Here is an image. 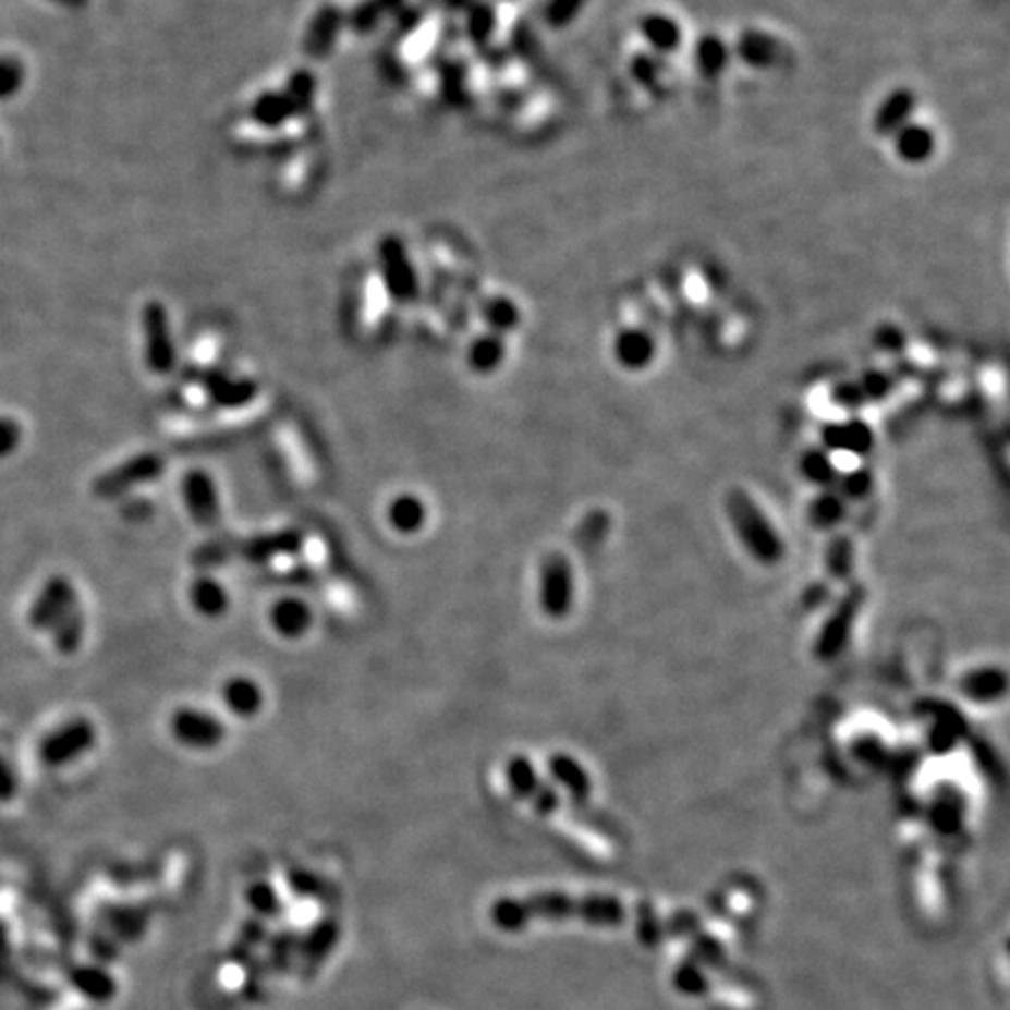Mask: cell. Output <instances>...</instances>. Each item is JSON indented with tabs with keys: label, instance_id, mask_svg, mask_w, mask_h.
<instances>
[{
	"label": "cell",
	"instance_id": "6da1fadb",
	"mask_svg": "<svg viewBox=\"0 0 1010 1010\" xmlns=\"http://www.w3.org/2000/svg\"><path fill=\"white\" fill-rule=\"evenodd\" d=\"M489 917L499 932L518 934L534 922H575L595 928H620L628 924L630 912L628 905L611 893L538 891L524 898H499L489 908Z\"/></svg>",
	"mask_w": 1010,
	"mask_h": 1010
},
{
	"label": "cell",
	"instance_id": "7a4b0ae2",
	"mask_svg": "<svg viewBox=\"0 0 1010 1010\" xmlns=\"http://www.w3.org/2000/svg\"><path fill=\"white\" fill-rule=\"evenodd\" d=\"M728 518L740 536L744 550L765 567H775L783 557V540L777 528L765 518L758 503L744 489H732L726 499Z\"/></svg>",
	"mask_w": 1010,
	"mask_h": 1010
},
{
	"label": "cell",
	"instance_id": "3957f363",
	"mask_svg": "<svg viewBox=\"0 0 1010 1010\" xmlns=\"http://www.w3.org/2000/svg\"><path fill=\"white\" fill-rule=\"evenodd\" d=\"M865 601V589L861 585L849 587L836 608L828 613L826 622L822 624L819 636L814 641V657L819 662H832L838 660L842 650L847 648L849 638H852L856 618L861 613Z\"/></svg>",
	"mask_w": 1010,
	"mask_h": 1010
},
{
	"label": "cell",
	"instance_id": "277c9868",
	"mask_svg": "<svg viewBox=\"0 0 1010 1010\" xmlns=\"http://www.w3.org/2000/svg\"><path fill=\"white\" fill-rule=\"evenodd\" d=\"M573 599H575V583H573L571 561L559 552L545 557V561L540 564V575H538L540 611L552 620H561L571 613Z\"/></svg>",
	"mask_w": 1010,
	"mask_h": 1010
},
{
	"label": "cell",
	"instance_id": "5b68a950",
	"mask_svg": "<svg viewBox=\"0 0 1010 1010\" xmlns=\"http://www.w3.org/2000/svg\"><path fill=\"white\" fill-rule=\"evenodd\" d=\"M636 938L644 948H657L671 938H683V936H695L702 932V917L699 912L693 910H679L673 915L660 917L657 912H653L648 905L638 910L636 915Z\"/></svg>",
	"mask_w": 1010,
	"mask_h": 1010
},
{
	"label": "cell",
	"instance_id": "8992f818",
	"mask_svg": "<svg viewBox=\"0 0 1010 1010\" xmlns=\"http://www.w3.org/2000/svg\"><path fill=\"white\" fill-rule=\"evenodd\" d=\"M165 473V459L159 454H138L122 463L120 469L106 473L99 483H96V494L106 496V499H112V496H120L124 491H130L143 483H153L159 475Z\"/></svg>",
	"mask_w": 1010,
	"mask_h": 1010
},
{
	"label": "cell",
	"instance_id": "52a82bcc",
	"mask_svg": "<svg viewBox=\"0 0 1010 1010\" xmlns=\"http://www.w3.org/2000/svg\"><path fill=\"white\" fill-rule=\"evenodd\" d=\"M171 734L190 749H214L224 740V726L202 709H179L171 716Z\"/></svg>",
	"mask_w": 1010,
	"mask_h": 1010
},
{
	"label": "cell",
	"instance_id": "ba28073f",
	"mask_svg": "<svg viewBox=\"0 0 1010 1010\" xmlns=\"http://www.w3.org/2000/svg\"><path fill=\"white\" fill-rule=\"evenodd\" d=\"M143 326H146V361L155 373H169L175 363V351L169 334L167 312L162 304L150 302L143 314Z\"/></svg>",
	"mask_w": 1010,
	"mask_h": 1010
},
{
	"label": "cell",
	"instance_id": "9c48e42d",
	"mask_svg": "<svg viewBox=\"0 0 1010 1010\" xmlns=\"http://www.w3.org/2000/svg\"><path fill=\"white\" fill-rule=\"evenodd\" d=\"M183 499L192 520L202 528H214L220 520V501L211 475L192 471L183 477Z\"/></svg>",
	"mask_w": 1010,
	"mask_h": 1010
},
{
	"label": "cell",
	"instance_id": "30bf717a",
	"mask_svg": "<svg viewBox=\"0 0 1010 1010\" xmlns=\"http://www.w3.org/2000/svg\"><path fill=\"white\" fill-rule=\"evenodd\" d=\"M917 108V94L910 87H896L887 94L873 115V132L881 138H891L901 132L908 122H912V112Z\"/></svg>",
	"mask_w": 1010,
	"mask_h": 1010
},
{
	"label": "cell",
	"instance_id": "8fae6325",
	"mask_svg": "<svg viewBox=\"0 0 1010 1010\" xmlns=\"http://www.w3.org/2000/svg\"><path fill=\"white\" fill-rule=\"evenodd\" d=\"M381 260L389 291L398 297V302H410L416 295V275L407 260L403 244H400L398 239H384Z\"/></svg>",
	"mask_w": 1010,
	"mask_h": 1010
},
{
	"label": "cell",
	"instance_id": "7c38bea8",
	"mask_svg": "<svg viewBox=\"0 0 1010 1010\" xmlns=\"http://www.w3.org/2000/svg\"><path fill=\"white\" fill-rule=\"evenodd\" d=\"M657 344L653 334L644 328H624L618 332L613 342V356L624 367V370H646L655 361Z\"/></svg>",
	"mask_w": 1010,
	"mask_h": 1010
},
{
	"label": "cell",
	"instance_id": "4fadbf2b",
	"mask_svg": "<svg viewBox=\"0 0 1010 1010\" xmlns=\"http://www.w3.org/2000/svg\"><path fill=\"white\" fill-rule=\"evenodd\" d=\"M638 31L644 36L650 52L657 57H669L681 50L683 45V26L665 12H648L641 17Z\"/></svg>",
	"mask_w": 1010,
	"mask_h": 1010
},
{
	"label": "cell",
	"instance_id": "5bb4252c",
	"mask_svg": "<svg viewBox=\"0 0 1010 1010\" xmlns=\"http://www.w3.org/2000/svg\"><path fill=\"white\" fill-rule=\"evenodd\" d=\"M893 153L905 165H924L936 155L938 138L932 126L922 122H908L901 132L891 136Z\"/></svg>",
	"mask_w": 1010,
	"mask_h": 1010
},
{
	"label": "cell",
	"instance_id": "9a60e30c",
	"mask_svg": "<svg viewBox=\"0 0 1010 1010\" xmlns=\"http://www.w3.org/2000/svg\"><path fill=\"white\" fill-rule=\"evenodd\" d=\"M732 54L751 69H772L781 61V45L775 36L765 34V31L751 28L744 31L740 40L734 42Z\"/></svg>",
	"mask_w": 1010,
	"mask_h": 1010
},
{
	"label": "cell",
	"instance_id": "2e32d148",
	"mask_svg": "<svg viewBox=\"0 0 1010 1010\" xmlns=\"http://www.w3.org/2000/svg\"><path fill=\"white\" fill-rule=\"evenodd\" d=\"M822 442L826 452L847 449V452L865 457L875 447V436L868 424L861 419H852L844 424H826L822 428Z\"/></svg>",
	"mask_w": 1010,
	"mask_h": 1010
},
{
	"label": "cell",
	"instance_id": "e0dca14e",
	"mask_svg": "<svg viewBox=\"0 0 1010 1010\" xmlns=\"http://www.w3.org/2000/svg\"><path fill=\"white\" fill-rule=\"evenodd\" d=\"M94 740H96V732L87 720H75V723L59 730L45 742V758L54 765L66 763L80 756V753H85L94 744Z\"/></svg>",
	"mask_w": 1010,
	"mask_h": 1010
},
{
	"label": "cell",
	"instance_id": "ac0fdd59",
	"mask_svg": "<svg viewBox=\"0 0 1010 1010\" xmlns=\"http://www.w3.org/2000/svg\"><path fill=\"white\" fill-rule=\"evenodd\" d=\"M271 628L277 630L283 638H300L309 632L314 613L307 601H302L297 597H285L279 599L275 606H271Z\"/></svg>",
	"mask_w": 1010,
	"mask_h": 1010
},
{
	"label": "cell",
	"instance_id": "d6986e66",
	"mask_svg": "<svg viewBox=\"0 0 1010 1010\" xmlns=\"http://www.w3.org/2000/svg\"><path fill=\"white\" fill-rule=\"evenodd\" d=\"M548 767L557 786H561V789H564L573 800L585 803L592 793V779L587 775V769L579 760L569 756V753H555Z\"/></svg>",
	"mask_w": 1010,
	"mask_h": 1010
},
{
	"label": "cell",
	"instance_id": "ffe728a7",
	"mask_svg": "<svg viewBox=\"0 0 1010 1010\" xmlns=\"http://www.w3.org/2000/svg\"><path fill=\"white\" fill-rule=\"evenodd\" d=\"M222 702L228 704V709L239 716V718H253L258 716L263 704H265V693L263 687L255 683L253 679L246 677H234L228 683L222 685Z\"/></svg>",
	"mask_w": 1010,
	"mask_h": 1010
},
{
	"label": "cell",
	"instance_id": "44dd1931",
	"mask_svg": "<svg viewBox=\"0 0 1010 1010\" xmlns=\"http://www.w3.org/2000/svg\"><path fill=\"white\" fill-rule=\"evenodd\" d=\"M300 543H302V536L293 532V528H285V532H275V534L251 538L242 548V555L248 561H253V564H265V561L269 559L297 552Z\"/></svg>",
	"mask_w": 1010,
	"mask_h": 1010
},
{
	"label": "cell",
	"instance_id": "7402d4cb",
	"mask_svg": "<svg viewBox=\"0 0 1010 1010\" xmlns=\"http://www.w3.org/2000/svg\"><path fill=\"white\" fill-rule=\"evenodd\" d=\"M732 61V47L714 34L702 36L695 42V66L704 80H718Z\"/></svg>",
	"mask_w": 1010,
	"mask_h": 1010
},
{
	"label": "cell",
	"instance_id": "603a6c76",
	"mask_svg": "<svg viewBox=\"0 0 1010 1010\" xmlns=\"http://www.w3.org/2000/svg\"><path fill=\"white\" fill-rule=\"evenodd\" d=\"M1008 679L1006 673L997 667H983L969 671L964 679H961V693H964L973 702H997L1006 695Z\"/></svg>",
	"mask_w": 1010,
	"mask_h": 1010
},
{
	"label": "cell",
	"instance_id": "cb8c5ba5",
	"mask_svg": "<svg viewBox=\"0 0 1010 1010\" xmlns=\"http://www.w3.org/2000/svg\"><path fill=\"white\" fill-rule=\"evenodd\" d=\"M387 518H389L391 528H396L398 534L410 536V534L422 532L424 524H426V518H428V510H426V506H424V501L419 499V496L400 494L389 503Z\"/></svg>",
	"mask_w": 1010,
	"mask_h": 1010
},
{
	"label": "cell",
	"instance_id": "d4e9b609",
	"mask_svg": "<svg viewBox=\"0 0 1010 1010\" xmlns=\"http://www.w3.org/2000/svg\"><path fill=\"white\" fill-rule=\"evenodd\" d=\"M190 601L195 611L204 618H220L230 606V595L218 581L199 575V579L190 587Z\"/></svg>",
	"mask_w": 1010,
	"mask_h": 1010
},
{
	"label": "cell",
	"instance_id": "484cf974",
	"mask_svg": "<svg viewBox=\"0 0 1010 1010\" xmlns=\"http://www.w3.org/2000/svg\"><path fill=\"white\" fill-rule=\"evenodd\" d=\"M340 24H342V12L340 10H334V8L320 10L316 14L312 28H309L307 42H304V50H307L314 57H324L332 47V42L337 38V31H340Z\"/></svg>",
	"mask_w": 1010,
	"mask_h": 1010
},
{
	"label": "cell",
	"instance_id": "4316f807",
	"mask_svg": "<svg viewBox=\"0 0 1010 1010\" xmlns=\"http://www.w3.org/2000/svg\"><path fill=\"white\" fill-rule=\"evenodd\" d=\"M847 518V499H842L840 491L824 489L807 508V520L814 528H832Z\"/></svg>",
	"mask_w": 1010,
	"mask_h": 1010
},
{
	"label": "cell",
	"instance_id": "83f0119b",
	"mask_svg": "<svg viewBox=\"0 0 1010 1010\" xmlns=\"http://www.w3.org/2000/svg\"><path fill=\"white\" fill-rule=\"evenodd\" d=\"M671 985L679 994H683V997H693V999L704 997V994H709V989H711V981L707 975V969L699 966L697 961L691 959V957H685L683 961H679L677 969H673Z\"/></svg>",
	"mask_w": 1010,
	"mask_h": 1010
},
{
	"label": "cell",
	"instance_id": "f1b7e54d",
	"mask_svg": "<svg viewBox=\"0 0 1010 1010\" xmlns=\"http://www.w3.org/2000/svg\"><path fill=\"white\" fill-rule=\"evenodd\" d=\"M800 473H803V477L807 479V483L819 485L824 489H828V487H832L838 483L836 463H832V459H830V454L826 452V449H819V447L807 449V452L800 457Z\"/></svg>",
	"mask_w": 1010,
	"mask_h": 1010
},
{
	"label": "cell",
	"instance_id": "f546056e",
	"mask_svg": "<svg viewBox=\"0 0 1010 1010\" xmlns=\"http://www.w3.org/2000/svg\"><path fill=\"white\" fill-rule=\"evenodd\" d=\"M506 777H508V786H510L512 795L520 800H532L536 791L540 789L536 767L526 756H512L506 765Z\"/></svg>",
	"mask_w": 1010,
	"mask_h": 1010
},
{
	"label": "cell",
	"instance_id": "4dcf8cb0",
	"mask_svg": "<svg viewBox=\"0 0 1010 1010\" xmlns=\"http://www.w3.org/2000/svg\"><path fill=\"white\" fill-rule=\"evenodd\" d=\"M206 387H208V396H211L218 405H224V407L244 405L255 393L253 381L230 379V377H220V375L208 377Z\"/></svg>",
	"mask_w": 1010,
	"mask_h": 1010
},
{
	"label": "cell",
	"instance_id": "1f68e13d",
	"mask_svg": "<svg viewBox=\"0 0 1010 1010\" xmlns=\"http://www.w3.org/2000/svg\"><path fill=\"white\" fill-rule=\"evenodd\" d=\"M506 358V344L501 340V334H483L479 340L471 344L469 351V361L471 367L477 373H494Z\"/></svg>",
	"mask_w": 1010,
	"mask_h": 1010
},
{
	"label": "cell",
	"instance_id": "d6a6232c",
	"mask_svg": "<svg viewBox=\"0 0 1010 1010\" xmlns=\"http://www.w3.org/2000/svg\"><path fill=\"white\" fill-rule=\"evenodd\" d=\"M826 569L832 581H849L854 571V543L849 536L840 534L828 543L826 548Z\"/></svg>",
	"mask_w": 1010,
	"mask_h": 1010
},
{
	"label": "cell",
	"instance_id": "836d02e7",
	"mask_svg": "<svg viewBox=\"0 0 1010 1010\" xmlns=\"http://www.w3.org/2000/svg\"><path fill=\"white\" fill-rule=\"evenodd\" d=\"M485 324L491 328L494 334L510 332L520 324V309L518 304L508 297H494L485 304Z\"/></svg>",
	"mask_w": 1010,
	"mask_h": 1010
},
{
	"label": "cell",
	"instance_id": "e575fe53",
	"mask_svg": "<svg viewBox=\"0 0 1010 1010\" xmlns=\"http://www.w3.org/2000/svg\"><path fill=\"white\" fill-rule=\"evenodd\" d=\"M293 110L295 106L288 94H265L258 101H255L253 118L267 126H277L285 122Z\"/></svg>",
	"mask_w": 1010,
	"mask_h": 1010
},
{
	"label": "cell",
	"instance_id": "d590c367",
	"mask_svg": "<svg viewBox=\"0 0 1010 1010\" xmlns=\"http://www.w3.org/2000/svg\"><path fill=\"white\" fill-rule=\"evenodd\" d=\"M73 983L94 1001H108L115 994V981L101 969H80L73 975Z\"/></svg>",
	"mask_w": 1010,
	"mask_h": 1010
},
{
	"label": "cell",
	"instance_id": "8d00e7d4",
	"mask_svg": "<svg viewBox=\"0 0 1010 1010\" xmlns=\"http://www.w3.org/2000/svg\"><path fill=\"white\" fill-rule=\"evenodd\" d=\"M26 83V66L20 57L3 54L0 57V101L14 99Z\"/></svg>",
	"mask_w": 1010,
	"mask_h": 1010
},
{
	"label": "cell",
	"instance_id": "74e56055",
	"mask_svg": "<svg viewBox=\"0 0 1010 1010\" xmlns=\"http://www.w3.org/2000/svg\"><path fill=\"white\" fill-rule=\"evenodd\" d=\"M630 75L644 89H660L662 85V59L657 54H636L630 63Z\"/></svg>",
	"mask_w": 1010,
	"mask_h": 1010
},
{
	"label": "cell",
	"instance_id": "f35d334b",
	"mask_svg": "<svg viewBox=\"0 0 1010 1010\" xmlns=\"http://www.w3.org/2000/svg\"><path fill=\"white\" fill-rule=\"evenodd\" d=\"M928 822L940 836H954L964 822V807L952 803V800H936L932 812H928Z\"/></svg>",
	"mask_w": 1010,
	"mask_h": 1010
},
{
	"label": "cell",
	"instance_id": "ab89813d",
	"mask_svg": "<svg viewBox=\"0 0 1010 1010\" xmlns=\"http://www.w3.org/2000/svg\"><path fill=\"white\" fill-rule=\"evenodd\" d=\"M587 0H548L543 10V17L552 28H567L581 17Z\"/></svg>",
	"mask_w": 1010,
	"mask_h": 1010
},
{
	"label": "cell",
	"instance_id": "60d3db41",
	"mask_svg": "<svg viewBox=\"0 0 1010 1010\" xmlns=\"http://www.w3.org/2000/svg\"><path fill=\"white\" fill-rule=\"evenodd\" d=\"M693 938H695L693 948L687 957L695 959L697 964L704 969H716L718 964H723V959H726L723 942H720L716 936L702 934V932H697Z\"/></svg>",
	"mask_w": 1010,
	"mask_h": 1010
},
{
	"label": "cell",
	"instance_id": "b9f144b4",
	"mask_svg": "<svg viewBox=\"0 0 1010 1010\" xmlns=\"http://www.w3.org/2000/svg\"><path fill=\"white\" fill-rule=\"evenodd\" d=\"M337 936H340V928L334 926V922H320L307 938V942H304V957L312 961H320L334 948Z\"/></svg>",
	"mask_w": 1010,
	"mask_h": 1010
},
{
	"label": "cell",
	"instance_id": "7bdbcfd3",
	"mask_svg": "<svg viewBox=\"0 0 1010 1010\" xmlns=\"http://www.w3.org/2000/svg\"><path fill=\"white\" fill-rule=\"evenodd\" d=\"M469 36L475 42H485L496 28V10L489 3H473L469 10Z\"/></svg>",
	"mask_w": 1010,
	"mask_h": 1010
},
{
	"label": "cell",
	"instance_id": "ee69618b",
	"mask_svg": "<svg viewBox=\"0 0 1010 1010\" xmlns=\"http://www.w3.org/2000/svg\"><path fill=\"white\" fill-rule=\"evenodd\" d=\"M246 901L255 912H258L260 917H277L281 912L279 896H277L275 887L267 885V881L251 885L248 891H246Z\"/></svg>",
	"mask_w": 1010,
	"mask_h": 1010
},
{
	"label": "cell",
	"instance_id": "f6af8a7d",
	"mask_svg": "<svg viewBox=\"0 0 1010 1010\" xmlns=\"http://www.w3.org/2000/svg\"><path fill=\"white\" fill-rule=\"evenodd\" d=\"M838 491L842 494V499H865V496H868L875 487V477L868 469H856L852 473H844V475H838Z\"/></svg>",
	"mask_w": 1010,
	"mask_h": 1010
},
{
	"label": "cell",
	"instance_id": "bcb514c9",
	"mask_svg": "<svg viewBox=\"0 0 1010 1010\" xmlns=\"http://www.w3.org/2000/svg\"><path fill=\"white\" fill-rule=\"evenodd\" d=\"M69 599H71V587H69V583H63V581L52 583L50 589H47L45 601L40 604V611H38L40 622H52V620H57V616L63 611V608L69 606Z\"/></svg>",
	"mask_w": 1010,
	"mask_h": 1010
},
{
	"label": "cell",
	"instance_id": "7dc6e473",
	"mask_svg": "<svg viewBox=\"0 0 1010 1010\" xmlns=\"http://www.w3.org/2000/svg\"><path fill=\"white\" fill-rule=\"evenodd\" d=\"M859 387H861V393L865 398V403H868V400H881V398H887L893 389V381L887 373H879V370H871V373H865L859 381Z\"/></svg>",
	"mask_w": 1010,
	"mask_h": 1010
},
{
	"label": "cell",
	"instance_id": "c3c4849f",
	"mask_svg": "<svg viewBox=\"0 0 1010 1010\" xmlns=\"http://www.w3.org/2000/svg\"><path fill=\"white\" fill-rule=\"evenodd\" d=\"M830 398H832V403L840 405L842 410H859V407L865 403V398H863V393H861L859 381H844V384H838V387L832 389Z\"/></svg>",
	"mask_w": 1010,
	"mask_h": 1010
},
{
	"label": "cell",
	"instance_id": "681fc988",
	"mask_svg": "<svg viewBox=\"0 0 1010 1010\" xmlns=\"http://www.w3.org/2000/svg\"><path fill=\"white\" fill-rule=\"evenodd\" d=\"M312 94H314V80L309 73H297L291 80V87H288V96L295 106V110L307 108L312 104Z\"/></svg>",
	"mask_w": 1010,
	"mask_h": 1010
},
{
	"label": "cell",
	"instance_id": "f907efd6",
	"mask_svg": "<svg viewBox=\"0 0 1010 1010\" xmlns=\"http://www.w3.org/2000/svg\"><path fill=\"white\" fill-rule=\"evenodd\" d=\"M875 344L877 349L881 351H887V354H898V351H901L905 346V332L898 328V326H881L877 328L875 332Z\"/></svg>",
	"mask_w": 1010,
	"mask_h": 1010
},
{
	"label": "cell",
	"instance_id": "816d5d0a",
	"mask_svg": "<svg viewBox=\"0 0 1010 1010\" xmlns=\"http://www.w3.org/2000/svg\"><path fill=\"white\" fill-rule=\"evenodd\" d=\"M532 803H534V807H536L538 814L548 816V814H552V812L559 807V793L552 789V786L540 783V789H538L536 795L532 798Z\"/></svg>",
	"mask_w": 1010,
	"mask_h": 1010
},
{
	"label": "cell",
	"instance_id": "f5cc1de1",
	"mask_svg": "<svg viewBox=\"0 0 1010 1010\" xmlns=\"http://www.w3.org/2000/svg\"><path fill=\"white\" fill-rule=\"evenodd\" d=\"M80 634H83V622L80 618H63L61 620V646L63 648H73L77 646Z\"/></svg>",
	"mask_w": 1010,
	"mask_h": 1010
},
{
	"label": "cell",
	"instance_id": "db71d44e",
	"mask_svg": "<svg viewBox=\"0 0 1010 1010\" xmlns=\"http://www.w3.org/2000/svg\"><path fill=\"white\" fill-rule=\"evenodd\" d=\"M379 12H381V3H379V0H370V3L361 5V8L354 12V26H358L361 31L370 28V26L377 22Z\"/></svg>",
	"mask_w": 1010,
	"mask_h": 1010
},
{
	"label": "cell",
	"instance_id": "11a10c76",
	"mask_svg": "<svg viewBox=\"0 0 1010 1010\" xmlns=\"http://www.w3.org/2000/svg\"><path fill=\"white\" fill-rule=\"evenodd\" d=\"M291 887L297 891V893H312L316 889V879L307 873H293L291 875Z\"/></svg>",
	"mask_w": 1010,
	"mask_h": 1010
},
{
	"label": "cell",
	"instance_id": "9f6ffc18",
	"mask_svg": "<svg viewBox=\"0 0 1010 1010\" xmlns=\"http://www.w3.org/2000/svg\"><path fill=\"white\" fill-rule=\"evenodd\" d=\"M826 597H828V589H826L824 585H814V587H810V589L805 592L803 604H805L807 608H816V606H822V604L826 601Z\"/></svg>",
	"mask_w": 1010,
	"mask_h": 1010
},
{
	"label": "cell",
	"instance_id": "6f0895ef",
	"mask_svg": "<svg viewBox=\"0 0 1010 1010\" xmlns=\"http://www.w3.org/2000/svg\"><path fill=\"white\" fill-rule=\"evenodd\" d=\"M244 934H251V936H246V940L260 942L265 938V926H263L260 920H251V922L244 924Z\"/></svg>",
	"mask_w": 1010,
	"mask_h": 1010
},
{
	"label": "cell",
	"instance_id": "680465c9",
	"mask_svg": "<svg viewBox=\"0 0 1010 1010\" xmlns=\"http://www.w3.org/2000/svg\"><path fill=\"white\" fill-rule=\"evenodd\" d=\"M52 3H59L63 8H71V10H80V8H85L89 0H52Z\"/></svg>",
	"mask_w": 1010,
	"mask_h": 1010
},
{
	"label": "cell",
	"instance_id": "91938a15",
	"mask_svg": "<svg viewBox=\"0 0 1010 1010\" xmlns=\"http://www.w3.org/2000/svg\"><path fill=\"white\" fill-rule=\"evenodd\" d=\"M475 3V0H447V5H452V8H471Z\"/></svg>",
	"mask_w": 1010,
	"mask_h": 1010
}]
</instances>
